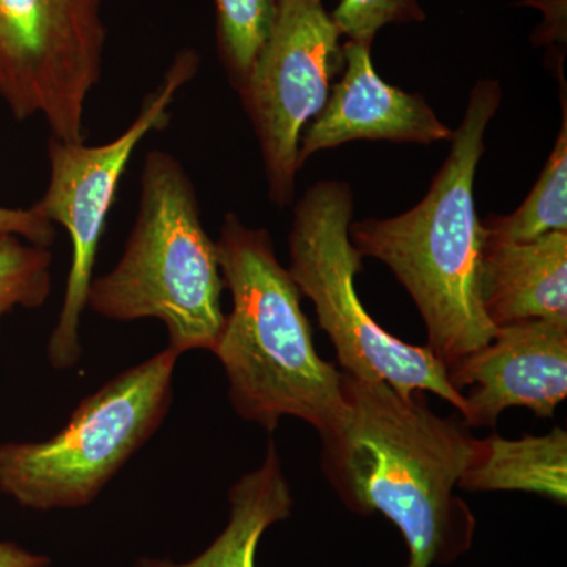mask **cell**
<instances>
[{"label": "cell", "mask_w": 567, "mask_h": 567, "mask_svg": "<svg viewBox=\"0 0 567 567\" xmlns=\"http://www.w3.org/2000/svg\"><path fill=\"white\" fill-rule=\"evenodd\" d=\"M349 412L322 436V472L347 509L383 514L404 537L406 567L446 566L473 546L476 518L456 495L475 436L432 412L423 391L342 372Z\"/></svg>", "instance_id": "cell-1"}, {"label": "cell", "mask_w": 567, "mask_h": 567, "mask_svg": "<svg viewBox=\"0 0 567 567\" xmlns=\"http://www.w3.org/2000/svg\"><path fill=\"white\" fill-rule=\"evenodd\" d=\"M499 103L498 81L477 82L424 199L393 218H368L349 227L357 251L385 264L413 298L427 347L446 369L486 347L498 330L481 298L484 227L476 212L475 177Z\"/></svg>", "instance_id": "cell-2"}, {"label": "cell", "mask_w": 567, "mask_h": 567, "mask_svg": "<svg viewBox=\"0 0 567 567\" xmlns=\"http://www.w3.org/2000/svg\"><path fill=\"white\" fill-rule=\"evenodd\" d=\"M216 246L233 311L213 353L226 371L235 412L268 432L292 416L320 439L333 434L349 412L342 371L317 353L300 290L279 264L270 233L230 212Z\"/></svg>", "instance_id": "cell-3"}, {"label": "cell", "mask_w": 567, "mask_h": 567, "mask_svg": "<svg viewBox=\"0 0 567 567\" xmlns=\"http://www.w3.org/2000/svg\"><path fill=\"white\" fill-rule=\"evenodd\" d=\"M223 290L218 246L205 233L192 178L171 153L148 152L125 251L93 279L89 308L118 322L162 320L178 354L213 352L226 320Z\"/></svg>", "instance_id": "cell-4"}, {"label": "cell", "mask_w": 567, "mask_h": 567, "mask_svg": "<svg viewBox=\"0 0 567 567\" xmlns=\"http://www.w3.org/2000/svg\"><path fill=\"white\" fill-rule=\"evenodd\" d=\"M352 218L349 183L323 181L306 189L295 205L287 268L300 293L315 303L342 372L385 382L402 395L432 393L464 412V398L451 385L445 365L431 349L406 344L365 311L354 287L363 256L350 241Z\"/></svg>", "instance_id": "cell-5"}, {"label": "cell", "mask_w": 567, "mask_h": 567, "mask_svg": "<svg viewBox=\"0 0 567 567\" xmlns=\"http://www.w3.org/2000/svg\"><path fill=\"white\" fill-rule=\"evenodd\" d=\"M178 354L167 347L87 395L44 442L0 445V492L37 511L91 505L162 425Z\"/></svg>", "instance_id": "cell-6"}, {"label": "cell", "mask_w": 567, "mask_h": 567, "mask_svg": "<svg viewBox=\"0 0 567 567\" xmlns=\"http://www.w3.org/2000/svg\"><path fill=\"white\" fill-rule=\"evenodd\" d=\"M199 66L196 51L189 48L178 51L162 84L142 100L136 118L106 144H73L52 136L48 142L50 183L32 208L54 226H62L73 248L61 317L48 346L52 368L70 369L80 361L81 317L87 306L96 254L123 174L145 136L169 126L175 96L196 78Z\"/></svg>", "instance_id": "cell-7"}, {"label": "cell", "mask_w": 567, "mask_h": 567, "mask_svg": "<svg viewBox=\"0 0 567 567\" xmlns=\"http://www.w3.org/2000/svg\"><path fill=\"white\" fill-rule=\"evenodd\" d=\"M104 0H0V102L17 121L85 142V103L103 74Z\"/></svg>", "instance_id": "cell-8"}, {"label": "cell", "mask_w": 567, "mask_h": 567, "mask_svg": "<svg viewBox=\"0 0 567 567\" xmlns=\"http://www.w3.org/2000/svg\"><path fill=\"white\" fill-rule=\"evenodd\" d=\"M339 40L322 0H279L274 29L238 91L262 151L270 200L278 207L293 203L301 136L344 70Z\"/></svg>", "instance_id": "cell-9"}, {"label": "cell", "mask_w": 567, "mask_h": 567, "mask_svg": "<svg viewBox=\"0 0 567 567\" xmlns=\"http://www.w3.org/2000/svg\"><path fill=\"white\" fill-rule=\"evenodd\" d=\"M446 372L464 398L461 415L468 427H495L511 406L551 417L567 395V319L498 328L486 347Z\"/></svg>", "instance_id": "cell-10"}, {"label": "cell", "mask_w": 567, "mask_h": 567, "mask_svg": "<svg viewBox=\"0 0 567 567\" xmlns=\"http://www.w3.org/2000/svg\"><path fill=\"white\" fill-rule=\"evenodd\" d=\"M344 73L333 85L322 111L306 126L298 148V167L317 152L353 141L432 144L451 141L453 130L436 117L424 96L406 93L377 74L371 47L347 40Z\"/></svg>", "instance_id": "cell-11"}, {"label": "cell", "mask_w": 567, "mask_h": 567, "mask_svg": "<svg viewBox=\"0 0 567 567\" xmlns=\"http://www.w3.org/2000/svg\"><path fill=\"white\" fill-rule=\"evenodd\" d=\"M481 298L495 328L567 319V230L529 241L484 235Z\"/></svg>", "instance_id": "cell-12"}, {"label": "cell", "mask_w": 567, "mask_h": 567, "mask_svg": "<svg viewBox=\"0 0 567 567\" xmlns=\"http://www.w3.org/2000/svg\"><path fill=\"white\" fill-rule=\"evenodd\" d=\"M229 522L203 554L185 563L140 558L134 567H256L257 548L268 528L292 514L293 496L274 440L264 464L229 491Z\"/></svg>", "instance_id": "cell-13"}, {"label": "cell", "mask_w": 567, "mask_h": 567, "mask_svg": "<svg viewBox=\"0 0 567 567\" xmlns=\"http://www.w3.org/2000/svg\"><path fill=\"white\" fill-rule=\"evenodd\" d=\"M465 492H528L566 505L567 432L509 440L498 434L476 439L458 481Z\"/></svg>", "instance_id": "cell-14"}, {"label": "cell", "mask_w": 567, "mask_h": 567, "mask_svg": "<svg viewBox=\"0 0 567 567\" xmlns=\"http://www.w3.org/2000/svg\"><path fill=\"white\" fill-rule=\"evenodd\" d=\"M563 81V78H561ZM484 235L502 241H529L567 230V102L563 81V125L546 167L525 203L505 216H488Z\"/></svg>", "instance_id": "cell-15"}, {"label": "cell", "mask_w": 567, "mask_h": 567, "mask_svg": "<svg viewBox=\"0 0 567 567\" xmlns=\"http://www.w3.org/2000/svg\"><path fill=\"white\" fill-rule=\"evenodd\" d=\"M279 0H215L219 59L240 91L274 29Z\"/></svg>", "instance_id": "cell-16"}, {"label": "cell", "mask_w": 567, "mask_h": 567, "mask_svg": "<svg viewBox=\"0 0 567 567\" xmlns=\"http://www.w3.org/2000/svg\"><path fill=\"white\" fill-rule=\"evenodd\" d=\"M51 248L24 244L21 237L0 234V320L11 309H35L51 293Z\"/></svg>", "instance_id": "cell-17"}, {"label": "cell", "mask_w": 567, "mask_h": 567, "mask_svg": "<svg viewBox=\"0 0 567 567\" xmlns=\"http://www.w3.org/2000/svg\"><path fill=\"white\" fill-rule=\"evenodd\" d=\"M331 20L341 37L372 47L377 32L390 24L425 20L417 0H339Z\"/></svg>", "instance_id": "cell-18"}, {"label": "cell", "mask_w": 567, "mask_h": 567, "mask_svg": "<svg viewBox=\"0 0 567 567\" xmlns=\"http://www.w3.org/2000/svg\"><path fill=\"white\" fill-rule=\"evenodd\" d=\"M0 234L18 235L28 244L51 248L58 240V226L33 208L0 207Z\"/></svg>", "instance_id": "cell-19"}, {"label": "cell", "mask_w": 567, "mask_h": 567, "mask_svg": "<svg viewBox=\"0 0 567 567\" xmlns=\"http://www.w3.org/2000/svg\"><path fill=\"white\" fill-rule=\"evenodd\" d=\"M51 565L47 555L33 554L18 544L0 540V567H48Z\"/></svg>", "instance_id": "cell-20"}]
</instances>
